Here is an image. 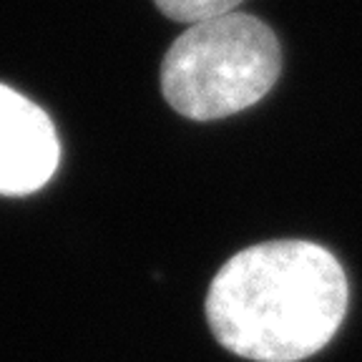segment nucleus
Masks as SVG:
<instances>
[{
    "instance_id": "7ed1b4c3",
    "label": "nucleus",
    "mask_w": 362,
    "mask_h": 362,
    "mask_svg": "<svg viewBox=\"0 0 362 362\" xmlns=\"http://www.w3.org/2000/svg\"><path fill=\"white\" fill-rule=\"evenodd\" d=\"M61 141L48 113L0 83V194L25 197L53 179Z\"/></svg>"
},
{
    "instance_id": "f257e3e1",
    "label": "nucleus",
    "mask_w": 362,
    "mask_h": 362,
    "mask_svg": "<svg viewBox=\"0 0 362 362\" xmlns=\"http://www.w3.org/2000/svg\"><path fill=\"white\" fill-rule=\"evenodd\" d=\"M347 277L329 249L282 239L242 249L206 292L216 342L252 362H302L327 347L347 315Z\"/></svg>"
},
{
    "instance_id": "20e7f679",
    "label": "nucleus",
    "mask_w": 362,
    "mask_h": 362,
    "mask_svg": "<svg viewBox=\"0 0 362 362\" xmlns=\"http://www.w3.org/2000/svg\"><path fill=\"white\" fill-rule=\"evenodd\" d=\"M153 3L166 18L189 25L234 13L242 6V0H153Z\"/></svg>"
},
{
    "instance_id": "f03ea898",
    "label": "nucleus",
    "mask_w": 362,
    "mask_h": 362,
    "mask_svg": "<svg viewBox=\"0 0 362 362\" xmlns=\"http://www.w3.org/2000/svg\"><path fill=\"white\" fill-rule=\"evenodd\" d=\"M282 74L277 33L249 13L189 25L161 63V90L176 113L216 121L255 106Z\"/></svg>"
}]
</instances>
